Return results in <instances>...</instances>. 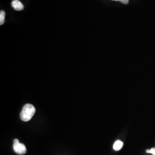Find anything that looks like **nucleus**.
I'll use <instances>...</instances> for the list:
<instances>
[{"label": "nucleus", "instance_id": "obj_1", "mask_svg": "<svg viewBox=\"0 0 155 155\" xmlns=\"http://www.w3.org/2000/svg\"><path fill=\"white\" fill-rule=\"evenodd\" d=\"M35 112L36 109L33 105L30 104H26L24 106L20 113V118L24 122L29 121L32 119Z\"/></svg>", "mask_w": 155, "mask_h": 155}, {"label": "nucleus", "instance_id": "obj_7", "mask_svg": "<svg viewBox=\"0 0 155 155\" xmlns=\"http://www.w3.org/2000/svg\"><path fill=\"white\" fill-rule=\"evenodd\" d=\"M113 1H120L121 2H122L124 4H127L129 3V0H113Z\"/></svg>", "mask_w": 155, "mask_h": 155}, {"label": "nucleus", "instance_id": "obj_4", "mask_svg": "<svg viewBox=\"0 0 155 155\" xmlns=\"http://www.w3.org/2000/svg\"><path fill=\"white\" fill-rule=\"evenodd\" d=\"M123 145H124V143H122V141H121L120 140H117L113 145V149L116 151H118V150H121Z\"/></svg>", "mask_w": 155, "mask_h": 155}, {"label": "nucleus", "instance_id": "obj_8", "mask_svg": "<svg viewBox=\"0 0 155 155\" xmlns=\"http://www.w3.org/2000/svg\"><path fill=\"white\" fill-rule=\"evenodd\" d=\"M19 143V140L18 139H15L13 141V143Z\"/></svg>", "mask_w": 155, "mask_h": 155}, {"label": "nucleus", "instance_id": "obj_2", "mask_svg": "<svg viewBox=\"0 0 155 155\" xmlns=\"http://www.w3.org/2000/svg\"><path fill=\"white\" fill-rule=\"evenodd\" d=\"M13 150L18 155H22L27 153V148L24 144L17 143H13Z\"/></svg>", "mask_w": 155, "mask_h": 155}, {"label": "nucleus", "instance_id": "obj_5", "mask_svg": "<svg viewBox=\"0 0 155 155\" xmlns=\"http://www.w3.org/2000/svg\"><path fill=\"white\" fill-rule=\"evenodd\" d=\"M5 17V12L4 11H1L0 12V25H1L4 24Z\"/></svg>", "mask_w": 155, "mask_h": 155}, {"label": "nucleus", "instance_id": "obj_3", "mask_svg": "<svg viewBox=\"0 0 155 155\" xmlns=\"http://www.w3.org/2000/svg\"><path fill=\"white\" fill-rule=\"evenodd\" d=\"M12 6L14 8V9L17 11H22L24 8L22 3L18 0H13L12 2Z\"/></svg>", "mask_w": 155, "mask_h": 155}, {"label": "nucleus", "instance_id": "obj_6", "mask_svg": "<svg viewBox=\"0 0 155 155\" xmlns=\"http://www.w3.org/2000/svg\"><path fill=\"white\" fill-rule=\"evenodd\" d=\"M146 152L148 153H152L153 155H155V148H152L150 150H147Z\"/></svg>", "mask_w": 155, "mask_h": 155}]
</instances>
